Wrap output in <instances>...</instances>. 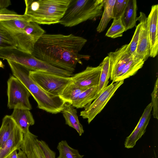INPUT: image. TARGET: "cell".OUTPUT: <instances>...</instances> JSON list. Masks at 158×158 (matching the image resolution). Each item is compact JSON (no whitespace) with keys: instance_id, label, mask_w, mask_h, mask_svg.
I'll use <instances>...</instances> for the list:
<instances>
[{"instance_id":"obj_25","label":"cell","mask_w":158,"mask_h":158,"mask_svg":"<svg viewBox=\"0 0 158 158\" xmlns=\"http://www.w3.org/2000/svg\"><path fill=\"white\" fill-rule=\"evenodd\" d=\"M17 47L16 42L11 34L0 23V50Z\"/></svg>"},{"instance_id":"obj_23","label":"cell","mask_w":158,"mask_h":158,"mask_svg":"<svg viewBox=\"0 0 158 158\" xmlns=\"http://www.w3.org/2000/svg\"><path fill=\"white\" fill-rule=\"evenodd\" d=\"M116 0H104V11L96 30L99 33L104 31L110 20L113 19V9Z\"/></svg>"},{"instance_id":"obj_30","label":"cell","mask_w":158,"mask_h":158,"mask_svg":"<svg viewBox=\"0 0 158 158\" xmlns=\"http://www.w3.org/2000/svg\"><path fill=\"white\" fill-rule=\"evenodd\" d=\"M14 19H27L24 15H19L6 8L0 9V21Z\"/></svg>"},{"instance_id":"obj_10","label":"cell","mask_w":158,"mask_h":158,"mask_svg":"<svg viewBox=\"0 0 158 158\" xmlns=\"http://www.w3.org/2000/svg\"><path fill=\"white\" fill-rule=\"evenodd\" d=\"M141 24V27L138 43L135 54V57L144 61L150 56V48L148 28L147 17L142 12L137 18V21Z\"/></svg>"},{"instance_id":"obj_18","label":"cell","mask_w":158,"mask_h":158,"mask_svg":"<svg viewBox=\"0 0 158 158\" xmlns=\"http://www.w3.org/2000/svg\"><path fill=\"white\" fill-rule=\"evenodd\" d=\"M137 7L136 0H129L125 11L121 17L125 31L134 27L137 21Z\"/></svg>"},{"instance_id":"obj_24","label":"cell","mask_w":158,"mask_h":158,"mask_svg":"<svg viewBox=\"0 0 158 158\" xmlns=\"http://www.w3.org/2000/svg\"><path fill=\"white\" fill-rule=\"evenodd\" d=\"M59 152L57 158H83L84 155L80 154L78 150L70 147L66 140H62L58 144Z\"/></svg>"},{"instance_id":"obj_14","label":"cell","mask_w":158,"mask_h":158,"mask_svg":"<svg viewBox=\"0 0 158 158\" xmlns=\"http://www.w3.org/2000/svg\"><path fill=\"white\" fill-rule=\"evenodd\" d=\"M38 137L29 130L24 134L20 148L27 158H45Z\"/></svg>"},{"instance_id":"obj_15","label":"cell","mask_w":158,"mask_h":158,"mask_svg":"<svg viewBox=\"0 0 158 158\" xmlns=\"http://www.w3.org/2000/svg\"><path fill=\"white\" fill-rule=\"evenodd\" d=\"M24 134L17 126L1 149L0 158H8L14 151L20 148Z\"/></svg>"},{"instance_id":"obj_29","label":"cell","mask_w":158,"mask_h":158,"mask_svg":"<svg viewBox=\"0 0 158 158\" xmlns=\"http://www.w3.org/2000/svg\"><path fill=\"white\" fill-rule=\"evenodd\" d=\"M129 0H116L113 9V19L121 17L126 9Z\"/></svg>"},{"instance_id":"obj_19","label":"cell","mask_w":158,"mask_h":158,"mask_svg":"<svg viewBox=\"0 0 158 158\" xmlns=\"http://www.w3.org/2000/svg\"><path fill=\"white\" fill-rule=\"evenodd\" d=\"M118 76L113 81L114 82L124 80L135 75L143 66L144 62L142 60L135 57V54Z\"/></svg>"},{"instance_id":"obj_2","label":"cell","mask_w":158,"mask_h":158,"mask_svg":"<svg viewBox=\"0 0 158 158\" xmlns=\"http://www.w3.org/2000/svg\"><path fill=\"white\" fill-rule=\"evenodd\" d=\"M7 61L13 75L28 90L39 109L52 114L61 112L66 102L60 96L47 92L36 84L29 76L31 70L17 63Z\"/></svg>"},{"instance_id":"obj_1","label":"cell","mask_w":158,"mask_h":158,"mask_svg":"<svg viewBox=\"0 0 158 158\" xmlns=\"http://www.w3.org/2000/svg\"><path fill=\"white\" fill-rule=\"evenodd\" d=\"M87 41L73 34L44 33L36 43L32 55L54 67L73 73L82 59L90 56L80 52Z\"/></svg>"},{"instance_id":"obj_11","label":"cell","mask_w":158,"mask_h":158,"mask_svg":"<svg viewBox=\"0 0 158 158\" xmlns=\"http://www.w3.org/2000/svg\"><path fill=\"white\" fill-rule=\"evenodd\" d=\"M111 65L110 79L114 80L132 58L127 49V44L122 46L115 51L108 54Z\"/></svg>"},{"instance_id":"obj_22","label":"cell","mask_w":158,"mask_h":158,"mask_svg":"<svg viewBox=\"0 0 158 158\" xmlns=\"http://www.w3.org/2000/svg\"><path fill=\"white\" fill-rule=\"evenodd\" d=\"M17 125L10 115L3 118L0 128V147L2 148L9 139Z\"/></svg>"},{"instance_id":"obj_36","label":"cell","mask_w":158,"mask_h":158,"mask_svg":"<svg viewBox=\"0 0 158 158\" xmlns=\"http://www.w3.org/2000/svg\"><path fill=\"white\" fill-rule=\"evenodd\" d=\"M8 158H19L17 150L14 151L9 156Z\"/></svg>"},{"instance_id":"obj_37","label":"cell","mask_w":158,"mask_h":158,"mask_svg":"<svg viewBox=\"0 0 158 158\" xmlns=\"http://www.w3.org/2000/svg\"><path fill=\"white\" fill-rule=\"evenodd\" d=\"M4 65L3 64L2 61L0 60V68H4Z\"/></svg>"},{"instance_id":"obj_16","label":"cell","mask_w":158,"mask_h":158,"mask_svg":"<svg viewBox=\"0 0 158 158\" xmlns=\"http://www.w3.org/2000/svg\"><path fill=\"white\" fill-rule=\"evenodd\" d=\"M10 116L23 134L26 133L29 130V127L35 123L33 115L28 110L14 109Z\"/></svg>"},{"instance_id":"obj_12","label":"cell","mask_w":158,"mask_h":158,"mask_svg":"<svg viewBox=\"0 0 158 158\" xmlns=\"http://www.w3.org/2000/svg\"><path fill=\"white\" fill-rule=\"evenodd\" d=\"M158 5L152 6L147 17L148 28L150 43V56L154 58L158 51Z\"/></svg>"},{"instance_id":"obj_28","label":"cell","mask_w":158,"mask_h":158,"mask_svg":"<svg viewBox=\"0 0 158 158\" xmlns=\"http://www.w3.org/2000/svg\"><path fill=\"white\" fill-rule=\"evenodd\" d=\"M125 31L121 19H113L112 23L106 34V36L112 38L121 37Z\"/></svg>"},{"instance_id":"obj_31","label":"cell","mask_w":158,"mask_h":158,"mask_svg":"<svg viewBox=\"0 0 158 158\" xmlns=\"http://www.w3.org/2000/svg\"><path fill=\"white\" fill-rule=\"evenodd\" d=\"M158 78L155 84L153 90L151 94L152 103L153 108L152 114L154 118L158 119Z\"/></svg>"},{"instance_id":"obj_32","label":"cell","mask_w":158,"mask_h":158,"mask_svg":"<svg viewBox=\"0 0 158 158\" xmlns=\"http://www.w3.org/2000/svg\"><path fill=\"white\" fill-rule=\"evenodd\" d=\"M141 27V24L139 23L136 26V29L130 43L127 44V49L129 53L132 55L135 52L138 43Z\"/></svg>"},{"instance_id":"obj_17","label":"cell","mask_w":158,"mask_h":158,"mask_svg":"<svg viewBox=\"0 0 158 158\" xmlns=\"http://www.w3.org/2000/svg\"><path fill=\"white\" fill-rule=\"evenodd\" d=\"M74 108L70 103L66 102L61 112L65 124L75 129L79 136H81L84 131L79 120L77 110Z\"/></svg>"},{"instance_id":"obj_3","label":"cell","mask_w":158,"mask_h":158,"mask_svg":"<svg viewBox=\"0 0 158 158\" xmlns=\"http://www.w3.org/2000/svg\"><path fill=\"white\" fill-rule=\"evenodd\" d=\"M70 0H25L23 14L29 22L38 24L60 23Z\"/></svg>"},{"instance_id":"obj_21","label":"cell","mask_w":158,"mask_h":158,"mask_svg":"<svg viewBox=\"0 0 158 158\" xmlns=\"http://www.w3.org/2000/svg\"><path fill=\"white\" fill-rule=\"evenodd\" d=\"M101 71L99 82L97 86V93L98 96L108 85L109 79L111 74V65L108 56L106 57L99 64Z\"/></svg>"},{"instance_id":"obj_4","label":"cell","mask_w":158,"mask_h":158,"mask_svg":"<svg viewBox=\"0 0 158 158\" xmlns=\"http://www.w3.org/2000/svg\"><path fill=\"white\" fill-rule=\"evenodd\" d=\"M104 0H70L59 23L71 27L89 20H94L103 14Z\"/></svg>"},{"instance_id":"obj_26","label":"cell","mask_w":158,"mask_h":158,"mask_svg":"<svg viewBox=\"0 0 158 158\" xmlns=\"http://www.w3.org/2000/svg\"><path fill=\"white\" fill-rule=\"evenodd\" d=\"M27 19H14L0 21V23L10 31H19L23 30L29 23Z\"/></svg>"},{"instance_id":"obj_13","label":"cell","mask_w":158,"mask_h":158,"mask_svg":"<svg viewBox=\"0 0 158 158\" xmlns=\"http://www.w3.org/2000/svg\"><path fill=\"white\" fill-rule=\"evenodd\" d=\"M152 108V104L151 102L145 109L134 130L126 139L124 143L125 148H133L137 141L144 134L151 118Z\"/></svg>"},{"instance_id":"obj_5","label":"cell","mask_w":158,"mask_h":158,"mask_svg":"<svg viewBox=\"0 0 158 158\" xmlns=\"http://www.w3.org/2000/svg\"><path fill=\"white\" fill-rule=\"evenodd\" d=\"M30 78L47 92L59 96L70 83L71 77H66L41 70H30Z\"/></svg>"},{"instance_id":"obj_8","label":"cell","mask_w":158,"mask_h":158,"mask_svg":"<svg viewBox=\"0 0 158 158\" xmlns=\"http://www.w3.org/2000/svg\"><path fill=\"white\" fill-rule=\"evenodd\" d=\"M124 83V80L112 82L90 103L84 107L81 111L80 116L84 119H87L89 124L93 120L105 107L107 102L119 87Z\"/></svg>"},{"instance_id":"obj_20","label":"cell","mask_w":158,"mask_h":158,"mask_svg":"<svg viewBox=\"0 0 158 158\" xmlns=\"http://www.w3.org/2000/svg\"><path fill=\"white\" fill-rule=\"evenodd\" d=\"M97 86L87 89L81 92L71 104L76 108H81L90 103L98 96Z\"/></svg>"},{"instance_id":"obj_34","label":"cell","mask_w":158,"mask_h":158,"mask_svg":"<svg viewBox=\"0 0 158 158\" xmlns=\"http://www.w3.org/2000/svg\"><path fill=\"white\" fill-rule=\"evenodd\" d=\"M11 5V2L10 0H0V9L6 8Z\"/></svg>"},{"instance_id":"obj_38","label":"cell","mask_w":158,"mask_h":158,"mask_svg":"<svg viewBox=\"0 0 158 158\" xmlns=\"http://www.w3.org/2000/svg\"><path fill=\"white\" fill-rule=\"evenodd\" d=\"M1 148L0 147V152H1Z\"/></svg>"},{"instance_id":"obj_6","label":"cell","mask_w":158,"mask_h":158,"mask_svg":"<svg viewBox=\"0 0 158 158\" xmlns=\"http://www.w3.org/2000/svg\"><path fill=\"white\" fill-rule=\"evenodd\" d=\"M7 82L8 107L10 109L31 110L29 99L31 94L24 85L13 76L9 78Z\"/></svg>"},{"instance_id":"obj_9","label":"cell","mask_w":158,"mask_h":158,"mask_svg":"<svg viewBox=\"0 0 158 158\" xmlns=\"http://www.w3.org/2000/svg\"><path fill=\"white\" fill-rule=\"evenodd\" d=\"M101 67L88 66L83 71L73 75L70 84L77 87L84 88L97 86L98 84Z\"/></svg>"},{"instance_id":"obj_7","label":"cell","mask_w":158,"mask_h":158,"mask_svg":"<svg viewBox=\"0 0 158 158\" xmlns=\"http://www.w3.org/2000/svg\"><path fill=\"white\" fill-rule=\"evenodd\" d=\"M9 31L16 42L17 48L31 54L37 41L45 33L38 24L32 22H29L22 31Z\"/></svg>"},{"instance_id":"obj_33","label":"cell","mask_w":158,"mask_h":158,"mask_svg":"<svg viewBox=\"0 0 158 158\" xmlns=\"http://www.w3.org/2000/svg\"><path fill=\"white\" fill-rule=\"evenodd\" d=\"M39 142L44 152L45 158H56V153L50 149L45 142L39 140Z\"/></svg>"},{"instance_id":"obj_27","label":"cell","mask_w":158,"mask_h":158,"mask_svg":"<svg viewBox=\"0 0 158 158\" xmlns=\"http://www.w3.org/2000/svg\"><path fill=\"white\" fill-rule=\"evenodd\" d=\"M87 89L77 87L69 83L60 96L65 102L71 104L72 101L81 92Z\"/></svg>"},{"instance_id":"obj_35","label":"cell","mask_w":158,"mask_h":158,"mask_svg":"<svg viewBox=\"0 0 158 158\" xmlns=\"http://www.w3.org/2000/svg\"><path fill=\"white\" fill-rule=\"evenodd\" d=\"M18 155L19 158H27L25 153L19 148L18 150Z\"/></svg>"}]
</instances>
